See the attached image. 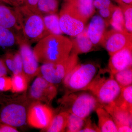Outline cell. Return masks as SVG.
Instances as JSON below:
<instances>
[{"instance_id": "6da1fadb", "label": "cell", "mask_w": 132, "mask_h": 132, "mask_svg": "<svg viewBox=\"0 0 132 132\" xmlns=\"http://www.w3.org/2000/svg\"><path fill=\"white\" fill-rule=\"evenodd\" d=\"M72 47V42L69 38L62 35L51 34L37 43L33 50L39 63L55 64L67 59Z\"/></svg>"}, {"instance_id": "7a4b0ae2", "label": "cell", "mask_w": 132, "mask_h": 132, "mask_svg": "<svg viewBox=\"0 0 132 132\" xmlns=\"http://www.w3.org/2000/svg\"><path fill=\"white\" fill-rule=\"evenodd\" d=\"M61 111L86 119L97 108L103 107L92 93L85 91L67 92L59 100Z\"/></svg>"}, {"instance_id": "3957f363", "label": "cell", "mask_w": 132, "mask_h": 132, "mask_svg": "<svg viewBox=\"0 0 132 132\" xmlns=\"http://www.w3.org/2000/svg\"><path fill=\"white\" fill-rule=\"evenodd\" d=\"M121 88L111 71L103 69L98 71L87 91L92 92L103 107L113 103Z\"/></svg>"}, {"instance_id": "277c9868", "label": "cell", "mask_w": 132, "mask_h": 132, "mask_svg": "<svg viewBox=\"0 0 132 132\" xmlns=\"http://www.w3.org/2000/svg\"><path fill=\"white\" fill-rule=\"evenodd\" d=\"M18 14L24 40L30 45L37 43L49 35L43 16L27 8L25 5L15 7Z\"/></svg>"}, {"instance_id": "5b68a950", "label": "cell", "mask_w": 132, "mask_h": 132, "mask_svg": "<svg viewBox=\"0 0 132 132\" xmlns=\"http://www.w3.org/2000/svg\"><path fill=\"white\" fill-rule=\"evenodd\" d=\"M98 72L97 67L92 64H78L68 73L62 81L67 92L87 91Z\"/></svg>"}, {"instance_id": "8992f818", "label": "cell", "mask_w": 132, "mask_h": 132, "mask_svg": "<svg viewBox=\"0 0 132 132\" xmlns=\"http://www.w3.org/2000/svg\"><path fill=\"white\" fill-rule=\"evenodd\" d=\"M78 55L71 52L68 58L61 62L43 64L39 68L38 75L57 85L62 82L66 76L78 64Z\"/></svg>"}, {"instance_id": "52a82bcc", "label": "cell", "mask_w": 132, "mask_h": 132, "mask_svg": "<svg viewBox=\"0 0 132 132\" xmlns=\"http://www.w3.org/2000/svg\"><path fill=\"white\" fill-rule=\"evenodd\" d=\"M59 16L60 26L64 34L75 36L83 31L86 22L68 3L64 1Z\"/></svg>"}, {"instance_id": "ba28073f", "label": "cell", "mask_w": 132, "mask_h": 132, "mask_svg": "<svg viewBox=\"0 0 132 132\" xmlns=\"http://www.w3.org/2000/svg\"><path fill=\"white\" fill-rule=\"evenodd\" d=\"M54 115L53 111L47 104L33 102L28 110L27 122L32 127L43 131L49 126Z\"/></svg>"}, {"instance_id": "9c48e42d", "label": "cell", "mask_w": 132, "mask_h": 132, "mask_svg": "<svg viewBox=\"0 0 132 132\" xmlns=\"http://www.w3.org/2000/svg\"><path fill=\"white\" fill-rule=\"evenodd\" d=\"M57 94L56 85L38 75L29 88V98L33 102H44L48 105L56 97Z\"/></svg>"}, {"instance_id": "30bf717a", "label": "cell", "mask_w": 132, "mask_h": 132, "mask_svg": "<svg viewBox=\"0 0 132 132\" xmlns=\"http://www.w3.org/2000/svg\"><path fill=\"white\" fill-rule=\"evenodd\" d=\"M27 112L24 104L17 102L10 103L1 111L0 123L15 127L22 126L27 122Z\"/></svg>"}, {"instance_id": "8fae6325", "label": "cell", "mask_w": 132, "mask_h": 132, "mask_svg": "<svg viewBox=\"0 0 132 132\" xmlns=\"http://www.w3.org/2000/svg\"><path fill=\"white\" fill-rule=\"evenodd\" d=\"M101 44L111 56L124 48L132 46V34L113 29L106 32Z\"/></svg>"}, {"instance_id": "7c38bea8", "label": "cell", "mask_w": 132, "mask_h": 132, "mask_svg": "<svg viewBox=\"0 0 132 132\" xmlns=\"http://www.w3.org/2000/svg\"><path fill=\"white\" fill-rule=\"evenodd\" d=\"M19 46V52L23 64V72L29 82L38 75L39 68V62L36 59L33 49L29 43L22 39Z\"/></svg>"}, {"instance_id": "4fadbf2b", "label": "cell", "mask_w": 132, "mask_h": 132, "mask_svg": "<svg viewBox=\"0 0 132 132\" xmlns=\"http://www.w3.org/2000/svg\"><path fill=\"white\" fill-rule=\"evenodd\" d=\"M132 67V46L124 48L110 56L108 69L114 74Z\"/></svg>"}, {"instance_id": "5bb4252c", "label": "cell", "mask_w": 132, "mask_h": 132, "mask_svg": "<svg viewBox=\"0 0 132 132\" xmlns=\"http://www.w3.org/2000/svg\"><path fill=\"white\" fill-rule=\"evenodd\" d=\"M0 26L13 30L23 38L20 20L15 7L0 4Z\"/></svg>"}, {"instance_id": "9a60e30c", "label": "cell", "mask_w": 132, "mask_h": 132, "mask_svg": "<svg viewBox=\"0 0 132 132\" xmlns=\"http://www.w3.org/2000/svg\"><path fill=\"white\" fill-rule=\"evenodd\" d=\"M108 26L105 20L100 15H95L92 18L87 29L88 37L93 45L101 43Z\"/></svg>"}, {"instance_id": "2e32d148", "label": "cell", "mask_w": 132, "mask_h": 132, "mask_svg": "<svg viewBox=\"0 0 132 132\" xmlns=\"http://www.w3.org/2000/svg\"><path fill=\"white\" fill-rule=\"evenodd\" d=\"M103 108L112 116L116 126L127 125L132 127V112L121 108L113 103Z\"/></svg>"}, {"instance_id": "e0dca14e", "label": "cell", "mask_w": 132, "mask_h": 132, "mask_svg": "<svg viewBox=\"0 0 132 132\" xmlns=\"http://www.w3.org/2000/svg\"><path fill=\"white\" fill-rule=\"evenodd\" d=\"M73 37L71 40L72 44V52L78 55L90 52L93 48V43L88 37L87 27Z\"/></svg>"}, {"instance_id": "ac0fdd59", "label": "cell", "mask_w": 132, "mask_h": 132, "mask_svg": "<svg viewBox=\"0 0 132 132\" xmlns=\"http://www.w3.org/2000/svg\"><path fill=\"white\" fill-rule=\"evenodd\" d=\"M73 7L86 22L95 12L94 0H64Z\"/></svg>"}, {"instance_id": "d6986e66", "label": "cell", "mask_w": 132, "mask_h": 132, "mask_svg": "<svg viewBox=\"0 0 132 132\" xmlns=\"http://www.w3.org/2000/svg\"><path fill=\"white\" fill-rule=\"evenodd\" d=\"M98 127L100 132H118L117 127L112 116L103 107L96 109Z\"/></svg>"}, {"instance_id": "ffe728a7", "label": "cell", "mask_w": 132, "mask_h": 132, "mask_svg": "<svg viewBox=\"0 0 132 132\" xmlns=\"http://www.w3.org/2000/svg\"><path fill=\"white\" fill-rule=\"evenodd\" d=\"M22 39L14 31L0 26V47L9 48L19 45Z\"/></svg>"}, {"instance_id": "44dd1931", "label": "cell", "mask_w": 132, "mask_h": 132, "mask_svg": "<svg viewBox=\"0 0 132 132\" xmlns=\"http://www.w3.org/2000/svg\"><path fill=\"white\" fill-rule=\"evenodd\" d=\"M69 113L65 111H61L54 115L49 126L43 130L48 132H63L65 131Z\"/></svg>"}, {"instance_id": "7402d4cb", "label": "cell", "mask_w": 132, "mask_h": 132, "mask_svg": "<svg viewBox=\"0 0 132 132\" xmlns=\"http://www.w3.org/2000/svg\"><path fill=\"white\" fill-rule=\"evenodd\" d=\"M116 105L132 112V86L122 88L113 102Z\"/></svg>"}, {"instance_id": "603a6c76", "label": "cell", "mask_w": 132, "mask_h": 132, "mask_svg": "<svg viewBox=\"0 0 132 132\" xmlns=\"http://www.w3.org/2000/svg\"><path fill=\"white\" fill-rule=\"evenodd\" d=\"M43 18L45 28L49 35H62L64 34L60 26L59 16L57 14L45 15Z\"/></svg>"}, {"instance_id": "cb8c5ba5", "label": "cell", "mask_w": 132, "mask_h": 132, "mask_svg": "<svg viewBox=\"0 0 132 132\" xmlns=\"http://www.w3.org/2000/svg\"><path fill=\"white\" fill-rule=\"evenodd\" d=\"M57 0H39L37 5L36 13L43 17L56 13L58 10Z\"/></svg>"}, {"instance_id": "d4e9b609", "label": "cell", "mask_w": 132, "mask_h": 132, "mask_svg": "<svg viewBox=\"0 0 132 132\" xmlns=\"http://www.w3.org/2000/svg\"><path fill=\"white\" fill-rule=\"evenodd\" d=\"M109 24L114 30L127 32L125 28L123 12L120 7H116L109 20Z\"/></svg>"}, {"instance_id": "484cf974", "label": "cell", "mask_w": 132, "mask_h": 132, "mask_svg": "<svg viewBox=\"0 0 132 132\" xmlns=\"http://www.w3.org/2000/svg\"><path fill=\"white\" fill-rule=\"evenodd\" d=\"M12 79V89L13 93H22L27 89L28 82L24 73L13 75Z\"/></svg>"}, {"instance_id": "4316f807", "label": "cell", "mask_w": 132, "mask_h": 132, "mask_svg": "<svg viewBox=\"0 0 132 132\" xmlns=\"http://www.w3.org/2000/svg\"><path fill=\"white\" fill-rule=\"evenodd\" d=\"M86 119L73 114L69 113L65 131L80 132L85 125Z\"/></svg>"}, {"instance_id": "83f0119b", "label": "cell", "mask_w": 132, "mask_h": 132, "mask_svg": "<svg viewBox=\"0 0 132 132\" xmlns=\"http://www.w3.org/2000/svg\"><path fill=\"white\" fill-rule=\"evenodd\" d=\"M113 76L121 88L132 85V67L114 74Z\"/></svg>"}, {"instance_id": "f1b7e54d", "label": "cell", "mask_w": 132, "mask_h": 132, "mask_svg": "<svg viewBox=\"0 0 132 132\" xmlns=\"http://www.w3.org/2000/svg\"><path fill=\"white\" fill-rule=\"evenodd\" d=\"M119 4L124 15L126 31L128 33L132 34V5H127L122 2Z\"/></svg>"}, {"instance_id": "f546056e", "label": "cell", "mask_w": 132, "mask_h": 132, "mask_svg": "<svg viewBox=\"0 0 132 132\" xmlns=\"http://www.w3.org/2000/svg\"><path fill=\"white\" fill-rule=\"evenodd\" d=\"M3 59L9 70L12 72L13 75L18 74L15 67L14 53L10 52H7L4 55Z\"/></svg>"}, {"instance_id": "4dcf8cb0", "label": "cell", "mask_w": 132, "mask_h": 132, "mask_svg": "<svg viewBox=\"0 0 132 132\" xmlns=\"http://www.w3.org/2000/svg\"><path fill=\"white\" fill-rule=\"evenodd\" d=\"M80 132H100L98 126L92 122L90 118H87L84 127L80 130Z\"/></svg>"}, {"instance_id": "1f68e13d", "label": "cell", "mask_w": 132, "mask_h": 132, "mask_svg": "<svg viewBox=\"0 0 132 132\" xmlns=\"http://www.w3.org/2000/svg\"><path fill=\"white\" fill-rule=\"evenodd\" d=\"M12 89V79L7 76L0 77V91L6 92Z\"/></svg>"}, {"instance_id": "d6a6232c", "label": "cell", "mask_w": 132, "mask_h": 132, "mask_svg": "<svg viewBox=\"0 0 132 132\" xmlns=\"http://www.w3.org/2000/svg\"><path fill=\"white\" fill-rule=\"evenodd\" d=\"M116 7V6L114 5L113 6L110 7L99 10V13L100 16H101L105 20L108 25L109 24V20L111 19L112 14Z\"/></svg>"}, {"instance_id": "836d02e7", "label": "cell", "mask_w": 132, "mask_h": 132, "mask_svg": "<svg viewBox=\"0 0 132 132\" xmlns=\"http://www.w3.org/2000/svg\"><path fill=\"white\" fill-rule=\"evenodd\" d=\"M16 71L18 74L24 73L21 56L19 51L14 53Z\"/></svg>"}, {"instance_id": "e575fe53", "label": "cell", "mask_w": 132, "mask_h": 132, "mask_svg": "<svg viewBox=\"0 0 132 132\" xmlns=\"http://www.w3.org/2000/svg\"><path fill=\"white\" fill-rule=\"evenodd\" d=\"M113 5L110 0H94V1L95 8L98 10L110 7Z\"/></svg>"}, {"instance_id": "d590c367", "label": "cell", "mask_w": 132, "mask_h": 132, "mask_svg": "<svg viewBox=\"0 0 132 132\" xmlns=\"http://www.w3.org/2000/svg\"><path fill=\"white\" fill-rule=\"evenodd\" d=\"M13 7H19L25 5L26 0H0Z\"/></svg>"}, {"instance_id": "8d00e7d4", "label": "cell", "mask_w": 132, "mask_h": 132, "mask_svg": "<svg viewBox=\"0 0 132 132\" xmlns=\"http://www.w3.org/2000/svg\"><path fill=\"white\" fill-rule=\"evenodd\" d=\"M39 0H26L25 6L31 11L36 13L37 5Z\"/></svg>"}, {"instance_id": "74e56055", "label": "cell", "mask_w": 132, "mask_h": 132, "mask_svg": "<svg viewBox=\"0 0 132 132\" xmlns=\"http://www.w3.org/2000/svg\"><path fill=\"white\" fill-rule=\"evenodd\" d=\"M16 128L7 124L0 123V132H18Z\"/></svg>"}, {"instance_id": "f35d334b", "label": "cell", "mask_w": 132, "mask_h": 132, "mask_svg": "<svg viewBox=\"0 0 132 132\" xmlns=\"http://www.w3.org/2000/svg\"><path fill=\"white\" fill-rule=\"evenodd\" d=\"M9 71L4 60L0 58V77L7 76Z\"/></svg>"}, {"instance_id": "ab89813d", "label": "cell", "mask_w": 132, "mask_h": 132, "mask_svg": "<svg viewBox=\"0 0 132 132\" xmlns=\"http://www.w3.org/2000/svg\"><path fill=\"white\" fill-rule=\"evenodd\" d=\"M118 132H132L131 126H127V125H120L117 126Z\"/></svg>"}, {"instance_id": "60d3db41", "label": "cell", "mask_w": 132, "mask_h": 132, "mask_svg": "<svg viewBox=\"0 0 132 132\" xmlns=\"http://www.w3.org/2000/svg\"><path fill=\"white\" fill-rule=\"evenodd\" d=\"M121 1L127 5H132V0H121Z\"/></svg>"}, {"instance_id": "b9f144b4", "label": "cell", "mask_w": 132, "mask_h": 132, "mask_svg": "<svg viewBox=\"0 0 132 132\" xmlns=\"http://www.w3.org/2000/svg\"><path fill=\"white\" fill-rule=\"evenodd\" d=\"M115 1H116L117 2H118L119 4L121 3V0H115Z\"/></svg>"}, {"instance_id": "7bdbcfd3", "label": "cell", "mask_w": 132, "mask_h": 132, "mask_svg": "<svg viewBox=\"0 0 132 132\" xmlns=\"http://www.w3.org/2000/svg\"><path fill=\"white\" fill-rule=\"evenodd\" d=\"M1 2V1H0V2Z\"/></svg>"}]
</instances>
